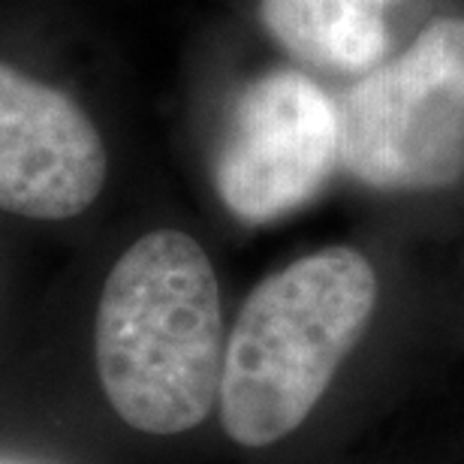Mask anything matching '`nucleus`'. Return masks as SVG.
Returning <instances> with one entry per match:
<instances>
[{
  "instance_id": "1",
  "label": "nucleus",
  "mask_w": 464,
  "mask_h": 464,
  "mask_svg": "<svg viewBox=\"0 0 464 464\" xmlns=\"http://www.w3.org/2000/svg\"><path fill=\"white\" fill-rule=\"evenodd\" d=\"M218 275L197 238L154 229L112 266L94 323L100 386L112 411L145 434L206 422L224 377Z\"/></svg>"
},
{
  "instance_id": "2",
  "label": "nucleus",
  "mask_w": 464,
  "mask_h": 464,
  "mask_svg": "<svg viewBox=\"0 0 464 464\" xmlns=\"http://www.w3.org/2000/svg\"><path fill=\"white\" fill-rule=\"evenodd\" d=\"M377 275L359 250L323 247L263 277L227 338L220 422L238 447L284 440L365 335Z\"/></svg>"
},
{
  "instance_id": "3",
  "label": "nucleus",
  "mask_w": 464,
  "mask_h": 464,
  "mask_svg": "<svg viewBox=\"0 0 464 464\" xmlns=\"http://www.w3.org/2000/svg\"><path fill=\"white\" fill-rule=\"evenodd\" d=\"M341 163L377 190H438L464 175V18H434L347 88Z\"/></svg>"
},
{
  "instance_id": "4",
  "label": "nucleus",
  "mask_w": 464,
  "mask_h": 464,
  "mask_svg": "<svg viewBox=\"0 0 464 464\" xmlns=\"http://www.w3.org/2000/svg\"><path fill=\"white\" fill-rule=\"evenodd\" d=\"M341 163L338 103L308 72L275 70L236 97L215 154V188L247 224L290 215Z\"/></svg>"
},
{
  "instance_id": "5",
  "label": "nucleus",
  "mask_w": 464,
  "mask_h": 464,
  "mask_svg": "<svg viewBox=\"0 0 464 464\" xmlns=\"http://www.w3.org/2000/svg\"><path fill=\"white\" fill-rule=\"evenodd\" d=\"M106 145L76 100L0 63V208L67 220L106 184Z\"/></svg>"
},
{
  "instance_id": "6",
  "label": "nucleus",
  "mask_w": 464,
  "mask_h": 464,
  "mask_svg": "<svg viewBox=\"0 0 464 464\" xmlns=\"http://www.w3.org/2000/svg\"><path fill=\"white\" fill-rule=\"evenodd\" d=\"M398 0H259L268 36L302 67L365 76L386 61L389 9Z\"/></svg>"
}]
</instances>
